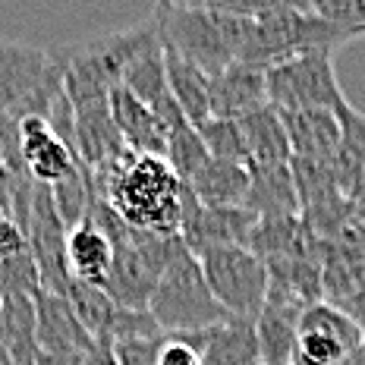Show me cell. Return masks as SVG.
<instances>
[{"label": "cell", "mask_w": 365, "mask_h": 365, "mask_svg": "<svg viewBox=\"0 0 365 365\" xmlns=\"http://www.w3.org/2000/svg\"><path fill=\"white\" fill-rule=\"evenodd\" d=\"M88 177L95 195L108 202L123 224L151 237H180L186 182L164 158L126 151L120 161Z\"/></svg>", "instance_id": "6da1fadb"}, {"label": "cell", "mask_w": 365, "mask_h": 365, "mask_svg": "<svg viewBox=\"0 0 365 365\" xmlns=\"http://www.w3.org/2000/svg\"><path fill=\"white\" fill-rule=\"evenodd\" d=\"M155 22L164 44L199 66L205 76H217L227 66L240 63L246 54L252 19L230 16V13H211V10H189V6H173L164 0H155Z\"/></svg>", "instance_id": "7a4b0ae2"}, {"label": "cell", "mask_w": 365, "mask_h": 365, "mask_svg": "<svg viewBox=\"0 0 365 365\" xmlns=\"http://www.w3.org/2000/svg\"><path fill=\"white\" fill-rule=\"evenodd\" d=\"M151 318L158 322L167 337H182V334L205 331L211 324L227 322V312L217 306L215 293L208 290V280L202 274L199 258L186 246L177 249V255L167 262L164 274L158 277L155 290L148 296Z\"/></svg>", "instance_id": "3957f363"}, {"label": "cell", "mask_w": 365, "mask_h": 365, "mask_svg": "<svg viewBox=\"0 0 365 365\" xmlns=\"http://www.w3.org/2000/svg\"><path fill=\"white\" fill-rule=\"evenodd\" d=\"M346 41H353L344 29L331 26L322 16L309 10H284L268 13V16L252 19V32H249L246 54L240 63L258 66V70H271V66L284 63L290 57L309 54V51H337Z\"/></svg>", "instance_id": "277c9868"}, {"label": "cell", "mask_w": 365, "mask_h": 365, "mask_svg": "<svg viewBox=\"0 0 365 365\" xmlns=\"http://www.w3.org/2000/svg\"><path fill=\"white\" fill-rule=\"evenodd\" d=\"M202 274L208 280V290L215 293L217 306L237 322L255 324L258 312L268 299V268L252 249L246 246H220L195 255Z\"/></svg>", "instance_id": "5b68a950"}, {"label": "cell", "mask_w": 365, "mask_h": 365, "mask_svg": "<svg viewBox=\"0 0 365 365\" xmlns=\"http://www.w3.org/2000/svg\"><path fill=\"white\" fill-rule=\"evenodd\" d=\"M264 91L274 110H337L346 104L331 51H309L264 70Z\"/></svg>", "instance_id": "8992f818"}, {"label": "cell", "mask_w": 365, "mask_h": 365, "mask_svg": "<svg viewBox=\"0 0 365 365\" xmlns=\"http://www.w3.org/2000/svg\"><path fill=\"white\" fill-rule=\"evenodd\" d=\"M365 344L359 324L328 299L309 302L299 315L293 365H340Z\"/></svg>", "instance_id": "52a82bcc"}, {"label": "cell", "mask_w": 365, "mask_h": 365, "mask_svg": "<svg viewBox=\"0 0 365 365\" xmlns=\"http://www.w3.org/2000/svg\"><path fill=\"white\" fill-rule=\"evenodd\" d=\"M66 230H70V227L60 217L51 189L35 182L22 237H26V246H29V252H32L41 290H51L60 296L70 287V271H66Z\"/></svg>", "instance_id": "ba28073f"}, {"label": "cell", "mask_w": 365, "mask_h": 365, "mask_svg": "<svg viewBox=\"0 0 365 365\" xmlns=\"http://www.w3.org/2000/svg\"><path fill=\"white\" fill-rule=\"evenodd\" d=\"M255 220L258 217L249 208H242V205H233V208H211V205L195 202V195L189 192V186H186L180 240L192 255H202V252H208V249H220V246H246Z\"/></svg>", "instance_id": "9c48e42d"}, {"label": "cell", "mask_w": 365, "mask_h": 365, "mask_svg": "<svg viewBox=\"0 0 365 365\" xmlns=\"http://www.w3.org/2000/svg\"><path fill=\"white\" fill-rule=\"evenodd\" d=\"M19 158L29 180L38 186H57L82 167L70 142L41 113L19 117Z\"/></svg>", "instance_id": "30bf717a"}, {"label": "cell", "mask_w": 365, "mask_h": 365, "mask_svg": "<svg viewBox=\"0 0 365 365\" xmlns=\"http://www.w3.org/2000/svg\"><path fill=\"white\" fill-rule=\"evenodd\" d=\"M54 66V48L0 41V120L26 117L29 101Z\"/></svg>", "instance_id": "8fae6325"}, {"label": "cell", "mask_w": 365, "mask_h": 365, "mask_svg": "<svg viewBox=\"0 0 365 365\" xmlns=\"http://www.w3.org/2000/svg\"><path fill=\"white\" fill-rule=\"evenodd\" d=\"M309 302L296 299L293 293L268 287V299L255 318V340H258V362L262 365H293L296 331L299 315Z\"/></svg>", "instance_id": "7c38bea8"}, {"label": "cell", "mask_w": 365, "mask_h": 365, "mask_svg": "<svg viewBox=\"0 0 365 365\" xmlns=\"http://www.w3.org/2000/svg\"><path fill=\"white\" fill-rule=\"evenodd\" d=\"M35 337L38 353H88L95 337L82 328L70 299L51 290L35 293Z\"/></svg>", "instance_id": "4fadbf2b"}, {"label": "cell", "mask_w": 365, "mask_h": 365, "mask_svg": "<svg viewBox=\"0 0 365 365\" xmlns=\"http://www.w3.org/2000/svg\"><path fill=\"white\" fill-rule=\"evenodd\" d=\"M284 123L290 158L299 161H322L334 164L340 148V117L337 110L309 108V110H277Z\"/></svg>", "instance_id": "5bb4252c"}, {"label": "cell", "mask_w": 365, "mask_h": 365, "mask_svg": "<svg viewBox=\"0 0 365 365\" xmlns=\"http://www.w3.org/2000/svg\"><path fill=\"white\" fill-rule=\"evenodd\" d=\"M268 104L264 91V70L246 63H233L224 73L208 76V108L211 117L220 120H240L246 113Z\"/></svg>", "instance_id": "9a60e30c"}, {"label": "cell", "mask_w": 365, "mask_h": 365, "mask_svg": "<svg viewBox=\"0 0 365 365\" xmlns=\"http://www.w3.org/2000/svg\"><path fill=\"white\" fill-rule=\"evenodd\" d=\"M113 268V242L98 227V220L86 215L79 224L66 230V271L70 280L104 287Z\"/></svg>", "instance_id": "2e32d148"}, {"label": "cell", "mask_w": 365, "mask_h": 365, "mask_svg": "<svg viewBox=\"0 0 365 365\" xmlns=\"http://www.w3.org/2000/svg\"><path fill=\"white\" fill-rule=\"evenodd\" d=\"M182 344H189L202 356L205 365H255L258 362V340L255 324L227 318L205 331L182 334Z\"/></svg>", "instance_id": "e0dca14e"}, {"label": "cell", "mask_w": 365, "mask_h": 365, "mask_svg": "<svg viewBox=\"0 0 365 365\" xmlns=\"http://www.w3.org/2000/svg\"><path fill=\"white\" fill-rule=\"evenodd\" d=\"M110 120L117 126L120 139L129 151L135 155H158L164 158L167 151V135H164V126L161 120L151 113L148 104H142L133 91H126L123 86H113L110 88Z\"/></svg>", "instance_id": "ac0fdd59"}, {"label": "cell", "mask_w": 365, "mask_h": 365, "mask_svg": "<svg viewBox=\"0 0 365 365\" xmlns=\"http://www.w3.org/2000/svg\"><path fill=\"white\" fill-rule=\"evenodd\" d=\"M340 148L334 158V177L349 202H359L365 195V117L353 104H340Z\"/></svg>", "instance_id": "d6986e66"}, {"label": "cell", "mask_w": 365, "mask_h": 365, "mask_svg": "<svg viewBox=\"0 0 365 365\" xmlns=\"http://www.w3.org/2000/svg\"><path fill=\"white\" fill-rule=\"evenodd\" d=\"M242 208H249L255 217L299 215V192H296L290 164L249 167V192Z\"/></svg>", "instance_id": "ffe728a7"}, {"label": "cell", "mask_w": 365, "mask_h": 365, "mask_svg": "<svg viewBox=\"0 0 365 365\" xmlns=\"http://www.w3.org/2000/svg\"><path fill=\"white\" fill-rule=\"evenodd\" d=\"M242 139L249 151V167H280L290 164V142H287L280 113L264 104L246 117H240Z\"/></svg>", "instance_id": "44dd1931"}, {"label": "cell", "mask_w": 365, "mask_h": 365, "mask_svg": "<svg viewBox=\"0 0 365 365\" xmlns=\"http://www.w3.org/2000/svg\"><path fill=\"white\" fill-rule=\"evenodd\" d=\"M186 186H189V192L195 195V202L211 205V208H233V205L246 202L249 167L208 158V164H205Z\"/></svg>", "instance_id": "7402d4cb"}, {"label": "cell", "mask_w": 365, "mask_h": 365, "mask_svg": "<svg viewBox=\"0 0 365 365\" xmlns=\"http://www.w3.org/2000/svg\"><path fill=\"white\" fill-rule=\"evenodd\" d=\"M164 66H167V86H170L173 101L180 104V110L186 113V120L192 126H202L205 120H211L208 108V76L199 66H192L189 60L173 54L164 44Z\"/></svg>", "instance_id": "603a6c76"}, {"label": "cell", "mask_w": 365, "mask_h": 365, "mask_svg": "<svg viewBox=\"0 0 365 365\" xmlns=\"http://www.w3.org/2000/svg\"><path fill=\"white\" fill-rule=\"evenodd\" d=\"M63 296L70 299L76 318H79L82 328H86L91 337L95 340L108 337L110 340L113 322H117V315H120V306L110 299V293L104 290V287L82 284V280H70V287H66Z\"/></svg>", "instance_id": "cb8c5ba5"}, {"label": "cell", "mask_w": 365, "mask_h": 365, "mask_svg": "<svg viewBox=\"0 0 365 365\" xmlns=\"http://www.w3.org/2000/svg\"><path fill=\"white\" fill-rule=\"evenodd\" d=\"M195 129H199V135H202V142H205V148H208L211 158L249 167V151H246V139H242L240 120L211 117V120H205V123L195 126Z\"/></svg>", "instance_id": "d4e9b609"}, {"label": "cell", "mask_w": 365, "mask_h": 365, "mask_svg": "<svg viewBox=\"0 0 365 365\" xmlns=\"http://www.w3.org/2000/svg\"><path fill=\"white\" fill-rule=\"evenodd\" d=\"M208 158L211 155H208V148H205V142H202V135L195 126H182L173 135H167L164 161L173 167V173H177L182 182L192 180L195 173L208 164Z\"/></svg>", "instance_id": "484cf974"}, {"label": "cell", "mask_w": 365, "mask_h": 365, "mask_svg": "<svg viewBox=\"0 0 365 365\" xmlns=\"http://www.w3.org/2000/svg\"><path fill=\"white\" fill-rule=\"evenodd\" d=\"M173 6H189V10H211V13H230V16H268V13L284 10H306L302 0H164Z\"/></svg>", "instance_id": "4316f807"}, {"label": "cell", "mask_w": 365, "mask_h": 365, "mask_svg": "<svg viewBox=\"0 0 365 365\" xmlns=\"http://www.w3.org/2000/svg\"><path fill=\"white\" fill-rule=\"evenodd\" d=\"M309 13L344 29L349 38L365 35V0H302Z\"/></svg>", "instance_id": "83f0119b"}, {"label": "cell", "mask_w": 365, "mask_h": 365, "mask_svg": "<svg viewBox=\"0 0 365 365\" xmlns=\"http://www.w3.org/2000/svg\"><path fill=\"white\" fill-rule=\"evenodd\" d=\"M164 340H167L164 334H158V337H120V340H110L113 359H117V365H158V356H161Z\"/></svg>", "instance_id": "f1b7e54d"}, {"label": "cell", "mask_w": 365, "mask_h": 365, "mask_svg": "<svg viewBox=\"0 0 365 365\" xmlns=\"http://www.w3.org/2000/svg\"><path fill=\"white\" fill-rule=\"evenodd\" d=\"M158 365H205L202 356L195 353L189 344H182L180 337H167L158 356Z\"/></svg>", "instance_id": "f546056e"}, {"label": "cell", "mask_w": 365, "mask_h": 365, "mask_svg": "<svg viewBox=\"0 0 365 365\" xmlns=\"http://www.w3.org/2000/svg\"><path fill=\"white\" fill-rule=\"evenodd\" d=\"M334 306H340V309H344V312H346V315H349V318H353V322H356V324H359V331L365 334V280H362V284H359V287H356V290H353V293H349V296H346V299L334 302Z\"/></svg>", "instance_id": "4dcf8cb0"}, {"label": "cell", "mask_w": 365, "mask_h": 365, "mask_svg": "<svg viewBox=\"0 0 365 365\" xmlns=\"http://www.w3.org/2000/svg\"><path fill=\"white\" fill-rule=\"evenodd\" d=\"M82 365H117V359H113V346L108 337L95 340V346L86 353V362Z\"/></svg>", "instance_id": "1f68e13d"}, {"label": "cell", "mask_w": 365, "mask_h": 365, "mask_svg": "<svg viewBox=\"0 0 365 365\" xmlns=\"http://www.w3.org/2000/svg\"><path fill=\"white\" fill-rule=\"evenodd\" d=\"M86 353H38L35 365H82Z\"/></svg>", "instance_id": "d6a6232c"}, {"label": "cell", "mask_w": 365, "mask_h": 365, "mask_svg": "<svg viewBox=\"0 0 365 365\" xmlns=\"http://www.w3.org/2000/svg\"><path fill=\"white\" fill-rule=\"evenodd\" d=\"M255 365H262V362H255Z\"/></svg>", "instance_id": "836d02e7"}]
</instances>
